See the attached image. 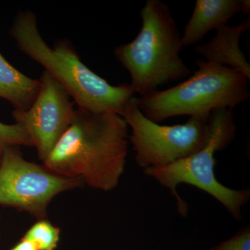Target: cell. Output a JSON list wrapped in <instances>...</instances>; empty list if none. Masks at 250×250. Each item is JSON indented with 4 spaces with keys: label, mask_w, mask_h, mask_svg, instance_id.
Segmentation results:
<instances>
[{
    "label": "cell",
    "mask_w": 250,
    "mask_h": 250,
    "mask_svg": "<svg viewBox=\"0 0 250 250\" xmlns=\"http://www.w3.org/2000/svg\"><path fill=\"white\" fill-rule=\"evenodd\" d=\"M9 250H39L33 242L22 238L21 241Z\"/></svg>",
    "instance_id": "cell-15"
},
{
    "label": "cell",
    "mask_w": 250,
    "mask_h": 250,
    "mask_svg": "<svg viewBox=\"0 0 250 250\" xmlns=\"http://www.w3.org/2000/svg\"><path fill=\"white\" fill-rule=\"evenodd\" d=\"M210 250H250V226L241 228L234 236Z\"/></svg>",
    "instance_id": "cell-14"
},
{
    "label": "cell",
    "mask_w": 250,
    "mask_h": 250,
    "mask_svg": "<svg viewBox=\"0 0 250 250\" xmlns=\"http://www.w3.org/2000/svg\"><path fill=\"white\" fill-rule=\"evenodd\" d=\"M142 26L129 43L114 55L131 77L135 94L146 96L161 85L187 78L192 72L181 58L184 47L170 7L161 0H147L140 12Z\"/></svg>",
    "instance_id": "cell-3"
},
{
    "label": "cell",
    "mask_w": 250,
    "mask_h": 250,
    "mask_svg": "<svg viewBox=\"0 0 250 250\" xmlns=\"http://www.w3.org/2000/svg\"><path fill=\"white\" fill-rule=\"evenodd\" d=\"M0 228H1V226H0Z\"/></svg>",
    "instance_id": "cell-17"
},
{
    "label": "cell",
    "mask_w": 250,
    "mask_h": 250,
    "mask_svg": "<svg viewBox=\"0 0 250 250\" xmlns=\"http://www.w3.org/2000/svg\"><path fill=\"white\" fill-rule=\"evenodd\" d=\"M129 137L128 125L120 115L77 108L71 124L43 165L59 175L80 179L92 188L110 191L124 172Z\"/></svg>",
    "instance_id": "cell-1"
},
{
    "label": "cell",
    "mask_w": 250,
    "mask_h": 250,
    "mask_svg": "<svg viewBox=\"0 0 250 250\" xmlns=\"http://www.w3.org/2000/svg\"><path fill=\"white\" fill-rule=\"evenodd\" d=\"M22 238L33 242L39 250H55L60 239V229L47 219L37 220Z\"/></svg>",
    "instance_id": "cell-12"
},
{
    "label": "cell",
    "mask_w": 250,
    "mask_h": 250,
    "mask_svg": "<svg viewBox=\"0 0 250 250\" xmlns=\"http://www.w3.org/2000/svg\"><path fill=\"white\" fill-rule=\"evenodd\" d=\"M1 150H0V162H1Z\"/></svg>",
    "instance_id": "cell-16"
},
{
    "label": "cell",
    "mask_w": 250,
    "mask_h": 250,
    "mask_svg": "<svg viewBox=\"0 0 250 250\" xmlns=\"http://www.w3.org/2000/svg\"><path fill=\"white\" fill-rule=\"evenodd\" d=\"M196 65L182 83L137 98L144 116L156 123L174 116L208 117L216 108L233 110L249 100L250 80L244 74L202 59Z\"/></svg>",
    "instance_id": "cell-4"
},
{
    "label": "cell",
    "mask_w": 250,
    "mask_h": 250,
    "mask_svg": "<svg viewBox=\"0 0 250 250\" xmlns=\"http://www.w3.org/2000/svg\"><path fill=\"white\" fill-rule=\"evenodd\" d=\"M19 147L1 151L0 206L26 212L37 220H45L54 197L84 185L80 179L59 175L44 165L26 160Z\"/></svg>",
    "instance_id": "cell-7"
},
{
    "label": "cell",
    "mask_w": 250,
    "mask_h": 250,
    "mask_svg": "<svg viewBox=\"0 0 250 250\" xmlns=\"http://www.w3.org/2000/svg\"><path fill=\"white\" fill-rule=\"evenodd\" d=\"M33 147L30 138L21 125H7L0 122V150L8 147Z\"/></svg>",
    "instance_id": "cell-13"
},
{
    "label": "cell",
    "mask_w": 250,
    "mask_h": 250,
    "mask_svg": "<svg viewBox=\"0 0 250 250\" xmlns=\"http://www.w3.org/2000/svg\"><path fill=\"white\" fill-rule=\"evenodd\" d=\"M10 35L22 53L39 62L65 88L77 108L121 116L134 97L129 83L113 85L92 71L68 41L61 39L53 47L49 46L38 29L36 15L29 10L18 13Z\"/></svg>",
    "instance_id": "cell-2"
},
{
    "label": "cell",
    "mask_w": 250,
    "mask_h": 250,
    "mask_svg": "<svg viewBox=\"0 0 250 250\" xmlns=\"http://www.w3.org/2000/svg\"><path fill=\"white\" fill-rule=\"evenodd\" d=\"M132 130L130 142L135 159L143 170L163 167L191 155L205 144L208 136V117H190L182 125H160L148 119L133 97L121 113Z\"/></svg>",
    "instance_id": "cell-6"
},
{
    "label": "cell",
    "mask_w": 250,
    "mask_h": 250,
    "mask_svg": "<svg viewBox=\"0 0 250 250\" xmlns=\"http://www.w3.org/2000/svg\"><path fill=\"white\" fill-rule=\"evenodd\" d=\"M40 88V80L19 71L0 53V98L8 100L14 106V111L29 109Z\"/></svg>",
    "instance_id": "cell-11"
},
{
    "label": "cell",
    "mask_w": 250,
    "mask_h": 250,
    "mask_svg": "<svg viewBox=\"0 0 250 250\" xmlns=\"http://www.w3.org/2000/svg\"><path fill=\"white\" fill-rule=\"evenodd\" d=\"M208 123V139L196 152L169 165L143 170L148 177H153L170 190L177 200V210L182 216H187L188 208L187 202L179 196L177 188L179 184H187L209 194L233 218L240 220L242 207L250 200L249 189L229 188L220 184L215 175V153L226 149L236 137L233 110L227 108L213 110Z\"/></svg>",
    "instance_id": "cell-5"
},
{
    "label": "cell",
    "mask_w": 250,
    "mask_h": 250,
    "mask_svg": "<svg viewBox=\"0 0 250 250\" xmlns=\"http://www.w3.org/2000/svg\"><path fill=\"white\" fill-rule=\"evenodd\" d=\"M250 11L249 0H197L184 28L182 45H195L210 31L228 24L233 16L241 12L250 16Z\"/></svg>",
    "instance_id": "cell-9"
},
{
    "label": "cell",
    "mask_w": 250,
    "mask_h": 250,
    "mask_svg": "<svg viewBox=\"0 0 250 250\" xmlns=\"http://www.w3.org/2000/svg\"><path fill=\"white\" fill-rule=\"evenodd\" d=\"M250 28V16L238 25L223 24L215 29L213 39L195 47V53L207 62L241 72L250 80V62L239 45L242 35Z\"/></svg>",
    "instance_id": "cell-10"
},
{
    "label": "cell",
    "mask_w": 250,
    "mask_h": 250,
    "mask_svg": "<svg viewBox=\"0 0 250 250\" xmlns=\"http://www.w3.org/2000/svg\"><path fill=\"white\" fill-rule=\"evenodd\" d=\"M39 80L40 90L30 108L13 111L12 116L25 130L43 161L66 132L76 109L67 90L49 72L45 70Z\"/></svg>",
    "instance_id": "cell-8"
}]
</instances>
